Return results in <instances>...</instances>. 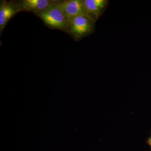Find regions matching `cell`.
<instances>
[{
    "label": "cell",
    "mask_w": 151,
    "mask_h": 151,
    "mask_svg": "<svg viewBox=\"0 0 151 151\" xmlns=\"http://www.w3.org/2000/svg\"><path fill=\"white\" fill-rule=\"evenodd\" d=\"M19 1H1L0 4V33L1 35L7 24L17 13L21 12Z\"/></svg>",
    "instance_id": "3"
},
{
    "label": "cell",
    "mask_w": 151,
    "mask_h": 151,
    "mask_svg": "<svg viewBox=\"0 0 151 151\" xmlns=\"http://www.w3.org/2000/svg\"><path fill=\"white\" fill-rule=\"evenodd\" d=\"M147 143L151 147V137L149 138L147 140Z\"/></svg>",
    "instance_id": "7"
},
{
    "label": "cell",
    "mask_w": 151,
    "mask_h": 151,
    "mask_svg": "<svg viewBox=\"0 0 151 151\" xmlns=\"http://www.w3.org/2000/svg\"><path fill=\"white\" fill-rule=\"evenodd\" d=\"M59 5L68 21L80 15L86 14L83 0L60 1Z\"/></svg>",
    "instance_id": "4"
},
{
    "label": "cell",
    "mask_w": 151,
    "mask_h": 151,
    "mask_svg": "<svg viewBox=\"0 0 151 151\" xmlns=\"http://www.w3.org/2000/svg\"><path fill=\"white\" fill-rule=\"evenodd\" d=\"M96 22L87 14L80 15L68 21L65 32L78 41L94 33Z\"/></svg>",
    "instance_id": "1"
},
{
    "label": "cell",
    "mask_w": 151,
    "mask_h": 151,
    "mask_svg": "<svg viewBox=\"0 0 151 151\" xmlns=\"http://www.w3.org/2000/svg\"><path fill=\"white\" fill-rule=\"evenodd\" d=\"M57 1L52 0H22L19 1L22 11L30 12L35 14L47 9Z\"/></svg>",
    "instance_id": "6"
},
{
    "label": "cell",
    "mask_w": 151,
    "mask_h": 151,
    "mask_svg": "<svg viewBox=\"0 0 151 151\" xmlns=\"http://www.w3.org/2000/svg\"><path fill=\"white\" fill-rule=\"evenodd\" d=\"M85 12L95 21L103 15L109 4L108 0H83Z\"/></svg>",
    "instance_id": "5"
},
{
    "label": "cell",
    "mask_w": 151,
    "mask_h": 151,
    "mask_svg": "<svg viewBox=\"0 0 151 151\" xmlns=\"http://www.w3.org/2000/svg\"><path fill=\"white\" fill-rule=\"evenodd\" d=\"M60 1H57L44 11L35 14V15L50 28L65 32L68 21L60 6Z\"/></svg>",
    "instance_id": "2"
}]
</instances>
